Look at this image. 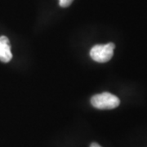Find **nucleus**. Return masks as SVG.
<instances>
[{
	"label": "nucleus",
	"instance_id": "obj_5",
	"mask_svg": "<svg viewBox=\"0 0 147 147\" xmlns=\"http://www.w3.org/2000/svg\"><path fill=\"white\" fill-rule=\"evenodd\" d=\"M90 147H101V146H100L99 144H97V143H96V142H93V143H92V144H91Z\"/></svg>",
	"mask_w": 147,
	"mask_h": 147
},
{
	"label": "nucleus",
	"instance_id": "obj_2",
	"mask_svg": "<svg viewBox=\"0 0 147 147\" xmlns=\"http://www.w3.org/2000/svg\"><path fill=\"white\" fill-rule=\"evenodd\" d=\"M115 47V45L113 42L95 45L90 51V57L96 62L105 63L112 58Z\"/></svg>",
	"mask_w": 147,
	"mask_h": 147
},
{
	"label": "nucleus",
	"instance_id": "obj_4",
	"mask_svg": "<svg viewBox=\"0 0 147 147\" xmlns=\"http://www.w3.org/2000/svg\"><path fill=\"white\" fill-rule=\"evenodd\" d=\"M74 0H59V4L62 7H67L72 3Z\"/></svg>",
	"mask_w": 147,
	"mask_h": 147
},
{
	"label": "nucleus",
	"instance_id": "obj_3",
	"mask_svg": "<svg viewBox=\"0 0 147 147\" xmlns=\"http://www.w3.org/2000/svg\"><path fill=\"white\" fill-rule=\"evenodd\" d=\"M12 58L9 39L6 36H0V61L7 63Z\"/></svg>",
	"mask_w": 147,
	"mask_h": 147
},
{
	"label": "nucleus",
	"instance_id": "obj_1",
	"mask_svg": "<svg viewBox=\"0 0 147 147\" xmlns=\"http://www.w3.org/2000/svg\"><path fill=\"white\" fill-rule=\"evenodd\" d=\"M91 104L98 110H112L119 105L120 100L115 95L103 92L93 96L91 98Z\"/></svg>",
	"mask_w": 147,
	"mask_h": 147
}]
</instances>
